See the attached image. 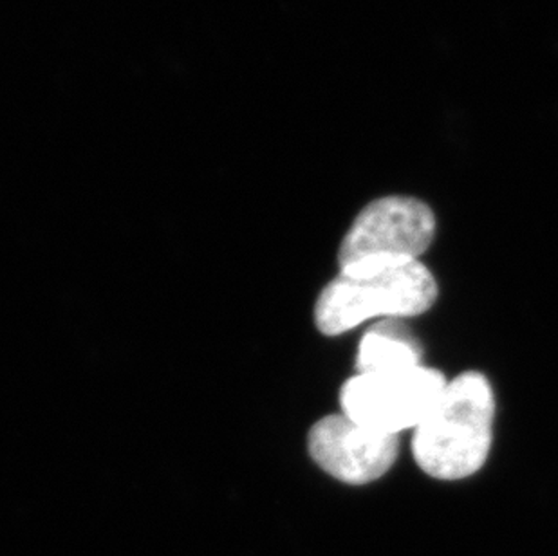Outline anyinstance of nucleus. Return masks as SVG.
<instances>
[{
    "instance_id": "1",
    "label": "nucleus",
    "mask_w": 558,
    "mask_h": 556,
    "mask_svg": "<svg viewBox=\"0 0 558 556\" xmlns=\"http://www.w3.org/2000/svg\"><path fill=\"white\" fill-rule=\"evenodd\" d=\"M437 300V282L425 264L403 258H367L340 268L315 307L316 326L338 336L360 324L423 315Z\"/></svg>"
},
{
    "instance_id": "2",
    "label": "nucleus",
    "mask_w": 558,
    "mask_h": 556,
    "mask_svg": "<svg viewBox=\"0 0 558 556\" xmlns=\"http://www.w3.org/2000/svg\"><path fill=\"white\" fill-rule=\"evenodd\" d=\"M496 398L486 376L463 373L442 389L416 426L412 454L423 472L458 481L480 472L492 448Z\"/></svg>"
},
{
    "instance_id": "3",
    "label": "nucleus",
    "mask_w": 558,
    "mask_h": 556,
    "mask_svg": "<svg viewBox=\"0 0 558 556\" xmlns=\"http://www.w3.org/2000/svg\"><path fill=\"white\" fill-rule=\"evenodd\" d=\"M445 387V376L423 365L359 373L343 384L340 404L349 420L398 436L425 420Z\"/></svg>"
},
{
    "instance_id": "4",
    "label": "nucleus",
    "mask_w": 558,
    "mask_h": 556,
    "mask_svg": "<svg viewBox=\"0 0 558 556\" xmlns=\"http://www.w3.org/2000/svg\"><path fill=\"white\" fill-rule=\"evenodd\" d=\"M436 233L430 206L416 197L389 195L365 206L343 237L340 268L367 258L417 261Z\"/></svg>"
},
{
    "instance_id": "5",
    "label": "nucleus",
    "mask_w": 558,
    "mask_h": 556,
    "mask_svg": "<svg viewBox=\"0 0 558 556\" xmlns=\"http://www.w3.org/2000/svg\"><path fill=\"white\" fill-rule=\"evenodd\" d=\"M311 457L324 472L348 484H367L384 478L396 462L400 439L349 420L327 415L307 436Z\"/></svg>"
},
{
    "instance_id": "6",
    "label": "nucleus",
    "mask_w": 558,
    "mask_h": 556,
    "mask_svg": "<svg viewBox=\"0 0 558 556\" xmlns=\"http://www.w3.org/2000/svg\"><path fill=\"white\" fill-rule=\"evenodd\" d=\"M423 349L400 318H385L371 327L360 341L359 373H378L422 365Z\"/></svg>"
}]
</instances>
